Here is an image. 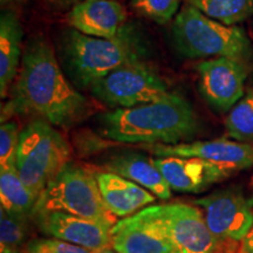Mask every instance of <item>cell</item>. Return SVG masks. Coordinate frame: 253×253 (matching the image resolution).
<instances>
[{
  "mask_svg": "<svg viewBox=\"0 0 253 253\" xmlns=\"http://www.w3.org/2000/svg\"><path fill=\"white\" fill-rule=\"evenodd\" d=\"M89 112V102L65 77L49 43L42 38L31 41L1 108V123L13 116L36 115L54 126L69 128Z\"/></svg>",
  "mask_w": 253,
  "mask_h": 253,
  "instance_id": "cell-1",
  "label": "cell"
},
{
  "mask_svg": "<svg viewBox=\"0 0 253 253\" xmlns=\"http://www.w3.org/2000/svg\"><path fill=\"white\" fill-rule=\"evenodd\" d=\"M100 131L119 143L172 145L191 140L198 132V120L189 101L173 93L157 102L103 114Z\"/></svg>",
  "mask_w": 253,
  "mask_h": 253,
  "instance_id": "cell-2",
  "label": "cell"
},
{
  "mask_svg": "<svg viewBox=\"0 0 253 253\" xmlns=\"http://www.w3.org/2000/svg\"><path fill=\"white\" fill-rule=\"evenodd\" d=\"M62 60L69 78L81 88L129 63L143 61L145 45L132 25L126 24L116 37L104 39L67 31L62 38Z\"/></svg>",
  "mask_w": 253,
  "mask_h": 253,
  "instance_id": "cell-3",
  "label": "cell"
},
{
  "mask_svg": "<svg viewBox=\"0 0 253 253\" xmlns=\"http://www.w3.org/2000/svg\"><path fill=\"white\" fill-rule=\"evenodd\" d=\"M171 37L179 54L189 59L226 56L248 63L253 45L244 30L227 26L186 4L173 20Z\"/></svg>",
  "mask_w": 253,
  "mask_h": 253,
  "instance_id": "cell-4",
  "label": "cell"
},
{
  "mask_svg": "<svg viewBox=\"0 0 253 253\" xmlns=\"http://www.w3.org/2000/svg\"><path fill=\"white\" fill-rule=\"evenodd\" d=\"M48 211L88 218L110 229L118 223L104 203L95 175L71 161L41 192L31 217Z\"/></svg>",
  "mask_w": 253,
  "mask_h": 253,
  "instance_id": "cell-5",
  "label": "cell"
},
{
  "mask_svg": "<svg viewBox=\"0 0 253 253\" xmlns=\"http://www.w3.org/2000/svg\"><path fill=\"white\" fill-rule=\"evenodd\" d=\"M69 158L68 142L45 120H34L20 131L15 168L37 199Z\"/></svg>",
  "mask_w": 253,
  "mask_h": 253,
  "instance_id": "cell-6",
  "label": "cell"
},
{
  "mask_svg": "<svg viewBox=\"0 0 253 253\" xmlns=\"http://www.w3.org/2000/svg\"><path fill=\"white\" fill-rule=\"evenodd\" d=\"M135 216L160 230L178 253H221L223 244L209 229L197 207L161 204L145 208Z\"/></svg>",
  "mask_w": 253,
  "mask_h": 253,
  "instance_id": "cell-7",
  "label": "cell"
},
{
  "mask_svg": "<svg viewBox=\"0 0 253 253\" xmlns=\"http://www.w3.org/2000/svg\"><path fill=\"white\" fill-rule=\"evenodd\" d=\"M93 96L112 108H132L168 99L166 81L144 61L129 63L89 87Z\"/></svg>",
  "mask_w": 253,
  "mask_h": 253,
  "instance_id": "cell-8",
  "label": "cell"
},
{
  "mask_svg": "<svg viewBox=\"0 0 253 253\" xmlns=\"http://www.w3.org/2000/svg\"><path fill=\"white\" fill-rule=\"evenodd\" d=\"M221 244H240L253 226L252 202L239 189L218 190L195 202Z\"/></svg>",
  "mask_w": 253,
  "mask_h": 253,
  "instance_id": "cell-9",
  "label": "cell"
},
{
  "mask_svg": "<svg viewBox=\"0 0 253 253\" xmlns=\"http://www.w3.org/2000/svg\"><path fill=\"white\" fill-rule=\"evenodd\" d=\"M248 65L238 60L218 56L199 62V90L207 102L225 113L244 96Z\"/></svg>",
  "mask_w": 253,
  "mask_h": 253,
  "instance_id": "cell-10",
  "label": "cell"
},
{
  "mask_svg": "<svg viewBox=\"0 0 253 253\" xmlns=\"http://www.w3.org/2000/svg\"><path fill=\"white\" fill-rule=\"evenodd\" d=\"M32 218L45 235L81 246L94 253L112 246V229L99 221L62 211L40 212Z\"/></svg>",
  "mask_w": 253,
  "mask_h": 253,
  "instance_id": "cell-11",
  "label": "cell"
},
{
  "mask_svg": "<svg viewBox=\"0 0 253 253\" xmlns=\"http://www.w3.org/2000/svg\"><path fill=\"white\" fill-rule=\"evenodd\" d=\"M157 157H191L225 168L231 172L253 166V145L237 141H196L172 145L154 144L148 147Z\"/></svg>",
  "mask_w": 253,
  "mask_h": 253,
  "instance_id": "cell-12",
  "label": "cell"
},
{
  "mask_svg": "<svg viewBox=\"0 0 253 253\" xmlns=\"http://www.w3.org/2000/svg\"><path fill=\"white\" fill-rule=\"evenodd\" d=\"M170 189L197 194L232 175L230 170L191 157H158L154 160Z\"/></svg>",
  "mask_w": 253,
  "mask_h": 253,
  "instance_id": "cell-13",
  "label": "cell"
},
{
  "mask_svg": "<svg viewBox=\"0 0 253 253\" xmlns=\"http://www.w3.org/2000/svg\"><path fill=\"white\" fill-rule=\"evenodd\" d=\"M67 21L82 34L109 39L126 25V12L115 0H84L71 8Z\"/></svg>",
  "mask_w": 253,
  "mask_h": 253,
  "instance_id": "cell-14",
  "label": "cell"
},
{
  "mask_svg": "<svg viewBox=\"0 0 253 253\" xmlns=\"http://www.w3.org/2000/svg\"><path fill=\"white\" fill-rule=\"evenodd\" d=\"M112 248L118 253H171L169 239L150 224L135 216L118 221L112 227Z\"/></svg>",
  "mask_w": 253,
  "mask_h": 253,
  "instance_id": "cell-15",
  "label": "cell"
},
{
  "mask_svg": "<svg viewBox=\"0 0 253 253\" xmlns=\"http://www.w3.org/2000/svg\"><path fill=\"white\" fill-rule=\"evenodd\" d=\"M102 198L115 217H129L154 203L156 196L137 183L110 171L95 173Z\"/></svg>",
  "mask_w": 253,
  "mask_h": 253,
  "instance_id": "cell-16",
  "label": "cell"
},
{
  "mask_svg": "<svg viewBox=\"0 0 253 253\" xmlns=\"http://www.w3.org/2000/svg\"><path fill=\"white\" fill-rule=\"evenodd\" d=\"M107 171L118 173L137 183L161 199H169L171 189L154 160L136 153H123L110 157L106 163Z\"/></svg>",
  "mask_w": 253,
  "mask_h": 253,
  "instance_id": "cell-17",
  "label": "cell"
},
{
  "mask_svg": "<svg viewBox=\"0 0 253 253\" xmlns=\"http://www.w3.org/2000/svg\"><path fill=\"white\" fill-rule=\"evenodd\" d=\"M23 28L14 12L6 11L0 17V95L7 96L9 87L19 73Z\"/></svg>",
  "mask_w": 253,
  "mask_h": 253,
  "instance_id": "cell-18",
  "label": "cell"
},
{
  "mask_svg": "<svg viewBox=\"0 0 253 253\" xmlns=\"http://www.w3.org/2000/svg\"><path fill=\"white\" fill-rule=\"evenodd\" d=\"M0 201L1 209L13 216L31 217L37 197L25 185L17 168L0 169Z\"/></svg>",
  "mask_w": 253,
  "mask_h": 253,
  "instance_id": "cell-19",
  "label": "cell"
},
{
  "mask_svg": "<svg viewBox=\"0 0 253 253\" xmlns=\"http://www.w3.org/2000/svg\"><path fill=\"white\" fill-rule=\"evenodd\" d=\"M186 2L227 26H235L253 15V0H186Z\"/></svg>",
  "mask_w": 253,
  "mask_h": 253,
  "instance_id": "cell-20",
  "label": "cell"
},
{
  "mask_svg": "<svg viewBox=\"0 0 253 253\" xmlns=\"http://www.w3.org/2000/svg\"><path fill=\"white\" fill-rule=\"evenodd\" d=\"M227 135L242 143H253V89L249 90L230 110L225 120Z\"/></svg>",
  "mask_w": 253,
  "mask_h": 253,
  "instance_id": "cell-21",
  "label": "cell"
},
{
  "mask_svg": "<svg viewBox=\"0 0 253 253\" xmlns=\"http://www.w3.org/2000/svg\"><path fill=\"white\" fill-rule=\"evenodd\" d=\"M26 233V218L0 210V252L19 253Z\"/></svg>",
  "mask_w": 253,
  "mask_h": 253,
  "instance_id": "cell-22",
  "label": "cell"
},
{
  "mask_svg": "<svg viewBox=\"0 0 253 253\" xmlns=\"http://www.w3.org/2000/svg\"><path fill=\"white\" fill-rule=\"evenodd\" d=\"M130 5L142 17L166 25L176 15L181 0H130Z\"/></svg>",
  "mask_w": 253,
  "mask_h": 253,
  "instance_id": "cell-23",
  "label": "cell"
},
{
  "mask_svg": "<svg viewBox=\"0 0 253 253\" xmlns=\"http://www.w3.org/2000/svg\"><path fill=\"white\" fill-rule=\"evenodd\" d=\"M20 130L15 122L7 121L0 126V169L15 168Z\"/></svg>",
  "mask_w": 253,
  "mask_h": 253,
  "instance_id": "cell-24",
  "label": "cell"
},
{
  "mask_svg": "<svg viewBox=\"0 0 253 253\" xmlns=\"http://www.w3.org/2000/svg\"><path fill=\"white\" fill-rule=\"evenodd\" d=\"M24 253H94L81 246L56 238H37L30 240Z\"/></svg>",
  "mask_w": 253,
  "mask_h": 253,
  "instance_id": "cell-25",
  "label": "cell"
},
{
  "mask_svg": "<svg viewBox=\"0 0 253 253\" xmlns=\"http://www.w3.org/2000/svg\"><path fill=\"white\" fill-rule=\"evenodd\" d=\"M235 253H253V226L245 238L242 240L238 250H236Z\"/></svg>",
  "mask_w": 253,
  "mask_h": 253,
  "instance_id": "cell-26",
  "label": "cell"
},
{
  "mask_svg": "<svg viewBox=\"0 0 253 253\" xmlns=\"http://www.w3.org/2000/svg\"><path fill=\"white\" fill-rule=\"evenodd\" d=\"M53 5L59 6V7H69V6H74L79 2L84 1V0H49Z\"/></svg>",
  "mask_w": 253,
  "mask_h": 253,
  "instance_id": "cell-27",
  "label": "cell"
},
{
  "mask_svg": "<svg viewBox=\"0 0 253 253\" xmlns=\"http://www.w3.org/2000/svg\"><path fill=\"white\" fill-rule=\"evenodd\" d=\"M24 1V0H0V2H1V5H11V4H17V2H21Z\"/></svg>",
  "mask_w": 253,
  "mask_h": 253,
  "instance_id": "cell-28",
  "label": "cell"
},
{
  "mask_svg": "<svg viewBox=\"0 0 253 253\" xmlns=\"http://www.w3.org/2000/svg\"><path fill=\"white\" fill-rule=\"evenodd\" d=\"M99 253H118L115 251V250H114L112 246H110V248H107V249H104V250H102V251L101 252H99Z\"/></svg>",
  "mask_w": 253,
  "mask_h": 253,
  "instance_id": "cell-29",
  "label": "cell"
},
{
  "mask_svg": "<svg viewBox=\"0 0 253 253\" xmlns=\"http://www.w3.org/2000/svg\"><path fill=\"white\" fill-rule=\"evenodd\" d=\"M171 253H178L177 251H173V252H171Z\"/></svg>",
  "mask_w": 253,
  "mask_h": 253,
  "instance_id": "cell-30",
  "label": "cell"
}]
</instances>
